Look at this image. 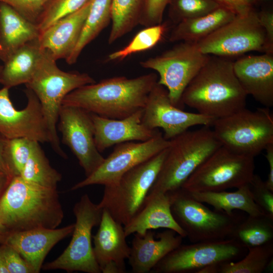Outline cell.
Segmentation results:
<instances>
[{"label":"cell","instance_id":"46","mask_svg":"<svg viewBox=\"0 0 273 273\" xmlns=\"http://www.w3.org/2000/svg\"><path fill=\"white\" fill-rule=\"evenodd\" d=\"M12 178L0 172V196L3 193Z\"/></svg>","mask_w":273,"mask_h":273},{"label":"cell","instance_id":"16","mask_svg":"<svg viewBox=\"0 0 273 273\" xmlns=\"http://www.w3.org/2000/svg\"><path fill=\"white\" fill-rule=\"evenodd\" d=\"M216 119L199 113L186 112L172 104L167 89L158 83L151 90L144 108L142 122L150 129H163L170 140L192 126H212Z\"/></svg>","mask_w":273,"mask_h":273},{"label":"cell","instance_id":"24","mask_svg":"<svg viewBox=\"0 0 273 273\" xmlns=\"http://www.w3.org/2000/svg\"><path fill=\"white\" fill-rule=\"evenodd\" d=\"M123 227L126 237L134 233L143 235L148 230L159 228L172 230L186 237L172 215L167 193L148 195L141 208Z\"/></svg>","mask_w":273,"mask_h":273},{"label":"cell","instance_id":"26","mask_svg":"<svg viewBox=\"0 0 273 273\" xmlns=\"http://www.w3.org/2000/svg\"><path fill=\"white\" fill-rule=\"evenodd\" d=\"M44 51L38 39L17 50L4 63L0 75L3 87H11L27 84L31 79L40 62Z\"/></svg>","mask_w":273,"mask_h":273},{"label":"cell","instance_id":"50","mask_svg":"<svg viewBox=\"0 0 273 273\" xmlns=\"http://www.w3.org/2000/svg\"><path fill=\"white\" fill-rule=\"evenodd\" d=\"M266 1H271V0H266Z\"/></svg>","mask_w":273,"mask_h":273},{"label":"cell","instance_id":"33","mask_svg":"<svg viewBox=\"0 0 273 273\" xmlns=\"http://www.w3.org/2000/svg\"><path fill=\"white\" fill-rule=\"evenodd\" d=\"M19 176L28 182L54 189L62 179L61 174L50 165L39 143L36 144Z\"/></svg>","mask_w":273,"mask_h":273},{"label":"cell","instance_id":"38","mask_svg":"<svg viewBox=\"0 0 273 273\" xmlns=\"http://www.w3.org/2000/svg\"><path fill=\"white\" fill-rule=\"evenodd\" d=\"M249 186L255 203L264 215L273 218V191L258 174H254Z\"/></svg>","mask_w":273,"mask_h":273},{"label":"cell","instance_id":"37","mask_svg":"<svg viewBox=\"0 0 273 273\" xmlns=\"http://www.w3.org/2000/svg\"><path fill=\"white\" fill-rule=\"evenodd\" d=\"M37 143L22 138L8 139L7 157L13 177L20 175Z\"/></svg>","mask_w":273,"mask_h":273},{"label":"cell","instance_id":"14","mask_svg":"<svg viewBox=\"0 0 273 273\" xmlns=\"http://www.w3.org/2000/svg\"><path fill=\"white\" fill-rule=\"evenodd\" d=\"M170 140L162 133L145 142H128L116 145L113 151L92 174L74 185V191L93 185L115 184L127 171L168 147Z\"/></svg>","mask_w":273,"mask_h":273},{"label":"cell","instance_id":"23","mask_svg":"<svg viewBox=\"0 0 273 273\" xmlns=\"http://www.w3.org/2000/svg\"><path fill=\"white\" fill-rule=\"evenodd\" d=\"M128 258L133 273L150 272L167 254L182 244L183 238L175 231L166 229L157 234L153 230L143 235L134 233Z\"/></svg>","mask_w":273,"mask_h":273},{"label":"cell","instance_id":"6","mask_svg":"<svg viewBox=\"0 0 273 273\" xmlns=\"http://www.w3.org/2000/svg\"><path fill=\"white\" fill-rule=\"evenodd\" d=\"M168 148L127 171L115 184L104 186L99 206L106 209L117 221L126 225L142 207L159 173Z\"/></svg>","mask_w":273,"mask_h":273},{"label":"cell","instance_id":"49","mask_svg":"<svg viewBox=\"0 0 273 273\" xmlns=\"http://www.w3.org/2000/svg\"><path fill=\"white\" fill-rule=\"evenodd\" d=\"M2 68V66L0 65V75H1V73Z\"/></svg>","mask_w":273,"mask_h":273},{"label":"cell","instance_id":"20","mask_svg":"<svg viewBox=\"0 0 273 273\" xmlns=\"http://www.w3.org/2000/svg\"><path fill=\"white\" fill-rule=\"evenodd\" d=\"M233 68L247 96L265 107L273 106V54L243 57L233 62Z\"/></svg>","mask_w":273,"mask_h":273},{"label":"cell","instance_id":"47","mask_svg":"<svg viewBox=\"0 0 273 273\" xmlns=\"http://www.w3.org/2000/svg\"><path fill=\"white\" fill-rule=\"evenodd\" d=\"M0 273H9L0 249Z\"/></svg>","mask_w":273,"mask_h":273},{"label":"cell","instance_id":"32","mask_svg":"<svg viewBox=\"0 0 273 273\" xmlns=\"http://www.w3.org/2000/svg\"><path fill=\"white\" fill-rule=\"evenodd\" d=\"M247 254L237 262L219 264L217 273H261L271 270L273 260V241L247 248Z\"/></svg>","mask_w":273,"mask_h":273},{"label":"cell","instance_id":"12","mask_svg":"<svg viewBox=\"0 0 273 273\" xmlns=\"http://www.w3.org/2000/svg\"><path fill=\"white\" fill-rule=\"evenodd\" d=\"M265 35L253 9L236 15L233 20L197 42L203 54L220 57L251 51L265 53Z\"/></svg>","mask_w":273,"mask_h":273},{"label":"cell","instance_id":"15","mask_svg":"<svg viewBox=\"0 0 273 273\" xmlns=\"http://www.w3.org/2000/svg\"><path fill=\"white\" fill-rule=\"evenodd\" d=\"M57 130L62 142L77 158L87 177L103 163L105 158L97 148L92 113L80 107L62 105Z\"/></svg>","mask_w":273,"mask_h":273},{"label":"cell","instance_id":"39","mask_svg":"<svg viewBox=\"0 0 273 273\" xmlns=\"http://www.w3.org/2000/svg\"><path fill=\"white\" fill-rule=\"evenodd\" d=\"M51 0H0L17 11L28 21L36 22Z\"/></svg>","mask_w":273,"mask_h":273},{"label":"cell","instance_id":"18","mask_svg":"<svg viewBox=\"0 0 273 273\" xmlns=\"http://www.w3.org/2000/svg\"><path fill=\"white\" fill-rule=\"evenodd\" d=\"M95 258L103 273H124L130 252L123 225L103 209L99 228L92 236Z\"/></svg>","mask_w":273,"mask_h":273},{"label":"cell","instance_id":"3","mask_svg":"<svg viewBox=\"0 0 273 273\" xmlns=\"http://www.w3.org/2000/svg\"><path fill=\"white\" fill-rule=\"evenodd\" d=\"M63 218L57 188L43 187L15 176L0 196V219L7 232L56 229Z\"/></svg>","mask_w":273,"mask_h":273},{"label":"cell","instance_id":"43","mask_svg":"<svg viewBox=\"0 0 273 273\" xmlns=\"http://www.w3.org/2000/svg\"><path fill=\"white\" fill-rule=\"evenodd\" d=\"M220 6L228 9L236 15L242 14L253 9L259 0H215Z\"/></svg>","mask_w":273,"mask_h":273},{"label":"cell","instance_id":"11","mask_svg":"<svg viewBox=\"0 0 273 273\" xmlns=\"http://www.w3.org/2000/svg\"><path fill=\"white\" fill-rule=\"evenodd\" d=\"M73 211L76 220L70 243L58 258L43 265L41 269L101 273L94 253L92 232L100 224L103 209L85 194L75 203Z\"/></svg>","mask_w":273,"mask_h":273},{"label":"cell","instance_id":"45","mask_svg":"<svg viewBox=\"0 0 273 273\" xmlns=\"http://www.w3.org/2000/svg\"><path fill=\"white\" fill-rule=\"evenodd\" d=\"M265 157L269 165V172L265 183L267 187L273 191V143L269 144L265 149Z\"/></svg>","mask_w":273,"mask_h":273},{"label":"cell","instance_id":"40","mask_svg":"<svg viewBox=\"0 0 273 273\" xmlns=\"http://www.w3.org/2000/svg\"><path fill=\"white\" fill-rule=\"evenodd\" d=\"M170 0H145L139 24L145 27L162 23Z\"/></svg>","mask_w":273,"mask_h":273},{"label":"cell","instance_id":"29","mask_svg":"<svg viewBox=\"0 0 273 273\" xmlns=\"http://www.w3.org/2000/svg\"><path fill=\"white\" fill-rule=\"evenodd\" d=\"M112 4V0H92L78 41L66 60L67 64L75 63L84 48L111 21Z\"/></svg>","mask_w":273,"mask_h":273},{"label":"cell","instance_id":"48","mask_svg":"<svg viewBox=\"0 0 273 273\" xmlns=\"http://www.w3.org/2000/svg\"><path fill=\"white\" fill-rule=\"evenodd\" d=\"M6 233H7V230L0 219V236L3 235Z\"/></svg>","mask_w":273,"mask_h":273},{"label":"cell","instance_id":"21","mask_svg":"<svg viewBox=\"0 0 273 273\" xmlns=\"http://www.w3.org/2000/svg\"><path fill=\"white\" fill-rule=\"evenodd\" d=\"M144 109L120 119H111L92 113L95 141L101 153L110 147L128 142L148 141L161 132L150 129L142 122Z\"/></svg>","mask_w":273,"mask_h":273},{"label":"cell","instance_id":"5","mask_svg":"<svg viewBox=\"0 0 273 273\" xmlns=\"http://www.w3.org/2000/svg\"><path fill=\"white\" fill-rule=\"evenodd\" d=\"M95 82L86 73L61 70L56 61L44 51L31 79L25 84L39 100L49 133V143L54 151L63 158H67V155L62 149L57 133V123L63 101L73 90Z\"/></svg>","mask_w":273,"mask_h":273},{"label":"cell","instance_id":"44","mask_svg":"<svg viewBox=\"0 0 273 273\" xmlns=\"http://www.w3.org/2000/svg\"><path fill=\"white\" fill-rule=\"evenodd\" d=\"M7 140L0 134V172L12 178L13 176L7 157Z\"/></svg>","mask_w":273,"mask_h":273},{"label":"cell","instance_id":"28","mask_svg":"<svg viewBox=\"0 0 273 273\" xmlns=\"http://www.w3.org/2000/svg\"><path fill=\"white\" fill-rule=\"evenodd\" d=\"M188 192L195 200L228 214H233V210H239L250 216L264 215L255 203L249 184L237 188L234 192Z\"/></svg>","mask_w":273,"mask_h":273},{"label":"cell","instance_id":"19","mask_svg":"<svg viewBox=\"0 0 273 273\" xmlns=\"http://www.w3.org/2000/svg\"><path fill=\"white\" fill-rule=\"evenodd\" d=\"M74 228L73 223L59 229L39 228L9 232L0 236V240L15 249L35 273H38L48 253L56 244L71 234Z\"/></svg>","mask_w":273,"mask_h":273},{"label":"cell","instance_id":"17","mask_svg":"<svg viewBox=\"0 0 273 273\" xmlns=\"http://www.w3.org/2000/svg\"><path fill=\"white\" fill-rule=\"evenodd\" d=\"M9 88L0 89V134L7 139L26 138L38 143H49L50 137L39 100L30 88L24 92L26 106L21 110L13 106Z\"/></svg>","mask_w":273,"mask_h":273},{"label":"cell","instance_id":"35","mask_svg":"<svg viewBox=\"0 0 273 273\" xmlns=\"http://www.w3.org/2000/svg\"><path fill=\"white\" fill-rule=\"evenodd\" d=\"M169 15L177 24L207 14L220 6L215 0H170Z\"/></svg>","mask_w":273,"mask_h":273},{"label":"cell","instance_id":"7","mask_svg":"<svg viewBox=\"0 0 273 273\" xmlns=\"http://www.w3.org/2000/svg\"><path fill=\"white\" fill-rule=\"evenodd\" d=\"M213 132L222 146L255 158L273 143V116L268 108H244L216 119Z\"/></svg>","mask_w":273,"mask_h":273},{"label":"cell","instance_id":"36","mask_svg":"<svg viewBox=\"0 0 273 273\" xmlns=\"http://www.w3.org/2000/svg\"><path fill=\"white\" fill-rule=\"evenodd\" d=\"M89 0H51L37 22L40 33L60 19L81 8Z\"/></svg>","mask_w":273,"mask_h":273},{"label":"cell","instance_id":"9","mask_svg":"<svg viewBox=\"0 0 273 273\" xmlns=\"http://www.w3.org/2000/svg\"><path fill=\"white\" fill-rule=\"evenodd\" d=\"M254 170V157L221 146L198 167L181 188L189 192L237 189L250 183Z\"/></svg>","mask_w":273,"mask_h":273},{"label":"cell","instance_id":"41","mask_svg":"<svg viewBox=\"0 0 273 273\" xmlns=\"http://www.w3.org/2000/svg\"><path fill=\"white\" fill-rule=\"evenodd\" d=\"M0 249L9 273H35L33 267L13 247L2 244Z\"/></svg>","mask_w":273,"mask_h":273},{"label":"cell","instance_id":"25","mask_svg":"<svg viewBox=\"0 0 273 273\" xmlns=\"http://www.w3.org/2000/svg\"><path fill=\"white\" fill-rule=\"evenodd\" d=\"M39 34L36 24L0 2V60L4 63L19 48L37 39Z\"/></svg>","mask_w":273,"mask_h":273},{"label":"cell","instance_id":"34","mask_svg":"<svg viewBox=\"0 0 273 273\" xmlns=\"http://www.w3.org/2000/svg\"><path fill=\"white\" fill-rule=\"evenodd\" d=\"M164 24L145 27L139 31L125 47L108 56V61H121L133 54L146 51L155 46L166 30Z\"/></svg>","mask_w":273,"mask_h":273},{"label":"cell","instance_id":"42","mask_svg":"<svg viewBox=\"0 0 273 273\" xmlns=\"http://www.w3.org/2000/svg\"><path fill=\"white\" fill-rule=\"evenodd\" d=\"M259 23L265 35V53L273 54V13L270 11L257 13Z\"/></svg>","mask_w":273,"mask_h":273},{"label":"cell","instance_id":"1","mask_svg":"<svg viewBox=\"0 0 273 273\" xmlns=\"http://www.w3.org/2000/svg\"><path fill=\"white\" fill-rule=\"evenodd\" d=\"M158 79L155 73L132 78L105 79L73 90L65 97L62 105L80 107L104 117L123 119L145 108Z\"/></svg>","mask_w":273,"mask_h":273},{"label":"cell","instance_id":"31","mask_svg":"<svg viewBox=\"0 0 273 273\" xmlns=\"http://www.w3.org/2000/svg\"><path fill=\"white\" fill-rule=\"evenodd\" d=\"M145 0H112L109 43L130 32L140 23Z\"/></svg>","mask_w":273,"mask_h":273},{"label":"cell","instance_id":"13","mask_svg":"<svg viewBox=\"0 0 273 273\" xmlns=\"http://www.w3.org/2000/svg\"><path fill=\"white\" fill-rule=\"evenodd\" d=\"M246 249L232 238L181 244L162 258L150 272L198 273L210 265L234 261L242 256Z\"/></svg>","mask_w":273,"mask_h":273},{"label":"cell","instance_id":"10","mask_svg":"<svg viewBox=\"0 0 273 273\" xmlns=\"http://www.w3.org/2000/svg\"><path fill=\"white\" fill-rule=\"evenodd\" d=\"M210 57L200 51L197 43L180 41L140 64L144 68L157 72L158 83L167 89L172 104L182 109L184 90Z\"/></svg>","mask_w":273,"mask_h":273},{"label":"cell","instance_id":"22","mask_svg":"<svg viewBox=\"0 0 273 273\" xmlns=\"http://www.w3.org/2000/svg\"><path fill=\"white\" fill-rule=\"evenodd\" d=\"M92 0L75 12L58 20L40 33L41 48L53 59L68 58L80 36Z\"/></svg>","mask_w":273,"mask_h":273},{"label":"cell","instance_id":"4","mask_svg":"<svg viewBox=\"0 0 273 273\" xmlns=\"http://www.w3.org/2000/svg\"><path fill=\"white\" fill-rule=\"evenodd\" d=\"M221 146L207 126L188 130L170 140L167 155L148 195L168 193L181 188L198 167Z\"/></svg>","mask_w":273,"mask_h":273},{"label":"cell","instance_id":"8","mask_svg":"<svg viewBox=\"0 0 273 273\" xmlns=\"http://www.w3.org/2000/svg\"><path fill=\"white\" fill-rule=\"evenodd\" d=\"M167 194L172 215L192 243L230 238L242 219L234 213L211 210L181 188Z\"/></svg>","mask_w":273,"mask_h":273},{"label":"cell","instance_id":"2","mask_svg":"<svg viewBox=\"0 0 273 273\" xmlns=\"http://www.w3.org/2000/svg\"><path fill=\"white\" fill-rule=\"evenodd\" d=\"M233 61L211 57L184 90V105L215 119L246 107V94L234 73Z\"/></svg>","mask_w":273,"mask_h":273},{"label":"cell","instance_id":"27","mask_svg":"<svg viewBox=\"0 0 273 273\" xmlns=\"http://www.w3.org/2000/svg\"><path fill=\"white\" fill-rule=\"evenodd\" d=\"M236 14L223 7L202 16L186 19L177 24L170 33V42L197 43L231 21Z\"/></svg>","mask_w":273,"mask_h":273},{"label":"cell","instance_id":"30","mask_svg":"<svg viewBox=\"0 0 273 273\" xmlns=\"http://www.w3.org/2000/svg\"><path fill=\"white\" fill-rule=\"evenodd\" d=\"M230 238L247 249L273 241V218L265 215H248L237 224Z\"/></svg>","mask_w":273,"mask_h":273}]
</instances>
